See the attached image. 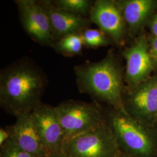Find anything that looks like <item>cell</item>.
<instances>
[{"mask_svg": "<svg viewBox=\"0 0 157 157\" xmlns=\"http://www.w3.org/2000/svg\"><path fill=\"white\" fill-rule=\"evenodd\" d=\"M50 22L56 41L70 34L82 32L89 28V18L57 8L52 1H39Z\"/></svg>", "mask_w": 157, "mask_h": 157, "instance_id": "7c38bea8", "label": "cell"}, {"mask_svg": "<svg viewBox=\"0 0 157 157\" xmlns=\"http://www.w3.org/2000/svg\"><path fill=\"white\" fill-rule=\"evenodd\" d=\"M11 135L7 127L6 128H1L0 129V146L2 147L10 139Z\"/></svg>", "mask_w": 157, "mask_h": 157, "instance_id": "d6986e66", "label": "cell"}, {"mask_svg": "<svg viewBox=\"0 0 157 157\" xmlns=\"http://www.w3.org/2000/svg\"><path fill=\"white\" fill-rule=\"evenodd\" d=\"M105 113L121 151L131 157H157V127L141 122L119 109L109 108Z\"/></svg>", "mask_w": 157, "mask_h": 157, "instance_id": "3957f363", "label": "cell"}, {"mask_svg": "<svg viewBox=\"0 0 157 157\" xmlns=\"http://www.w3.org/2000/svg\"><path fill=\"white\" fill-rule=\"evenodd\" d=\"M131 157L129 156L128 155H127V154H124V152H121V154H120V155H119L118 157Z\"/></svg>", "mask_w": 157, "mask_h": 157, "instance_id": "7402d4cb", "label": "cell"}, {"mask_svg": "<svg viewBox=\"0 0 157 157\" xmlns=\"http://www.w3.org/2000/svg\"><path fill=\"white\" fill-rule=\"evenodd\" d=\"M71 157H117L121 150L107 123L65 142L62 150Z\"/></svg>", "mask_w": 157, "mask_h": 157, "instance_id": "5b68a950", "label": "cell"}, {"mask_svg": "<svg viewBox=\"0 0 157 157\" xmlns=\"http://www.w3.org/2000/svg\"><path fill=\"white\" fill-rule=\"evenodd\" d=\"M52 2L58 9L85 17L90 14L94 3L90 0H56Z\"/></svg>", "mask_w": 157, "mask_h": 157, "instance_id": "9a60e30c", "label": "cell"}, {"mask_svg": "<svg viewBox=\"0 0 157 157\" xmlns=\"http://www.w3.org/2000/svg\"><path fill=\"white\" fill-rule=\"evenodd\" d=\"M0 157H36L20 149L10 139L1 147Z\"/></svg>", "mask_w": 157, "mask_h": 157, "instance_id": "e0dca14e", "label": "cell"}, {"mask_svg": "<svg viewBox=\"0 0 157 157\" xmlns=\"http://www.w3.org/2000/svg\"><path fill=\"white\" fill-rule=\"evenodd\" d=\"M148 26L151 36L157 37V12L152 17Z\"/></svg>", "mask_w": 157, "mask_h": 157, "instance_id": "ffe728a7", "label": "cell"}, {"mask_svg": "<svg viewBox=\"0 0 157 157\" xmlns=\"http://www.w3.org/2000/svg\"><path fill=\"white\" fill-rule=\"evenodd\" d=\"M126 61L124 78L126 87L133 88L149 79L157 70L149 52L148 37L143 33L121 51Z\"/></svg>", "mask_w": 157, "mask_h": 157, "instance_id": "52a82bcc", "label": "cell"}, {"mask_svg": "<svg viewBox=\"0 0 157 157\" xmlns=\"http://www.w3.org/2000/svg\"><path fill=\"white\" fill-rule=\"evenodd\" d=\"M124 105L131 117L157 127V73L136 87H126Z\"/></svg>", "mask_w": 157, "mask_h": 157, "instance_id": "8992f818", "label": "cell"}, {"mask_svg": "<svg viewBox=\"0 0 157 157\" xmlns=\"http://www.w3.org/2000/svg\"><path fill=\"white\" fill-rule=\"evenodd\" d=\"M76 84L81 93L90 95L109 108L125 111L124 96L126 88L120 58L112 50L102 60L76 66Z\"/></svg>", "mask_w": 157, "mask_h": 157, "instance_id": "7a4b0ae2", "label": "cell"}, {"mask_svg": "<svg viewBox=\"0 0 157 157\" xmlns=\"http://www.w3.org/2000/svg\"><path fill=\"white\" fill-rule=\"evenodd\" d=\"M47 83L44 73L30 59L12 63L1 71V107L16 117L30 113L41 103Z\"/></svg>", "mask_w": 157, "mask_h": 157, "instance_id": "6da1fadb", "label": "cell"}, {"mask_svg": "<svg viewBox=\"0 0 157 157\" xmlns=\"http://www.w3.org/2000/svg\"><path fill=\"white\" fill-rule=\"evenodd\" d=\"M30 115L48 152L62 150L65 143L64 135L54 107L41 102L30 112Z\"/></svg>", "mask_w": 157, "mask_h": 157, "instance_id": "30bf717a", "label": "cell"}, {"mask_svg": "<svg viewBox=\"0 0 157 157\" xmlns=\"http://www.w3.org/2000/svg\"><path fill=\"white\" fill-rule=\"evenodd\" d=\"M149 52L157 70V37L150 36L148 37Z\"/></svg>", "mask_w": 157, "mask_h": 157, "instance_id": "ac0fdd59", "label": "cell"}, {"mask_svg": "<svg viewBox=\"0 0 157 157\" xmlns=\"http://www.w3.org/2000/svg\"><path fill=\"white\" fill-rule=\"evenodd\" d=\"M128 36L136 39L157 12V0H118Z\"/></svg>", "mask_w": 157, "mask_h": 157, "instance_id": "4fadbf2b", "label": "cell"}, {"mask_svg": "<svg viewBox=\"0 0 157 157\" xmlns=\"http://www.w3.org/2000/svg\"><path fill=\"white\" fill-rule=\"evenodd\" d=\"M48 157H71L63 150L50 152Z\"/></svg>", "mask_w": 157, "mask_h": 157, "instance_id": "44dd1931", "label": "cell"}, {"mask_svg": "<svg viewBox=\"0 0 157 157\" xmlns=\"http://www.w3.org/2000/svg\"><path fill=\"white\" fill-rule=\"evenodd\" d=\"M7 128L10 140L20 149L34 157H48L50 153L41 141L30 113L17 117L15 123Z\"/></svg>", "mask_w": 157, "mask_h": 157, "instance_id": "8fae6325", "label": "cell"}, {"mask_svg": "<svg viewBox=\"0 0 157 157\" xmlns=\"http://www.w3.org/2000/svg\"><path fill=\"white\" fill-rule=\"evenodd\" d=\"M15 3L25 31L40 44L52 47L56 40L49 19L39 1L17 0Z\"/></svg>", "mask_w": 157, "mask_h": 157, "instance_id": "9c48e42d", "label": "cell"}, {"mask_svg": "<svg viewBox=\"0 0 157 157\" xmlns=\"http://www.w3.org/2000/svg\"><path fill=\"white\" fill-rule=\"evenodd\" d=\"M89 19L105 34L114 44H125L128 32L121 8L117 1L97 0L90 10Z\"/></svg>", "mask_w": 157, "mask_h": 157, "instance_id": "ba28073f", "label": "cell"}, {"mask_svg": "<svg viewBox=\"0 0 157 157\" xmlns=\"http://www.w3.org/2000/svg\"><path fill=\"white\" fill-rule=\"evenodd\" d=\"M84 46L96 48L114 44L111 40L101 30L96 29H87L82 32Z\"/></svg>", "mask_w": 157, "mask_h": 157, "instance_id": "2e32d148", "label": "cell"}, {"mask_svg": "<svg viewBox=\"0 0 157 157\" xmlns=\"http://www.w3.org/2000/svg\"><path fill=\"white\" fill-rule=\"evenodd\" d=\"M54 108L65 142L96 129L107 121L106 113L97 103L70 100Z\"/></svg>", "mask_w": 157, "mask_h": 157, "instance_id": "277c9868", "label": "cell"}, {"mask_svg": "<svg viewBox=\"0 0 157 157\" xmlns=\"http://www.w3.org/2000/svg\"><path fill=\"white\" fill-rule=\"evenodd\" d=\"M83 46L82 32H78L62 37L56 41L52 47L64 56H72L81 54Z\"/></svg>", "mask_w": 157, "mask_h": 157, "instance_id": "5bb4252c", "label": "cell"}]
</instances>
